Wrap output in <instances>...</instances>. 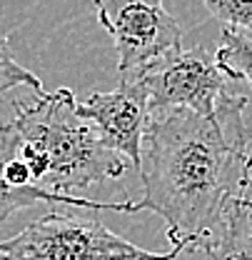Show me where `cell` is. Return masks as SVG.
Segmentation results:
<instances>
[{
	"label": "cell",
	"mask_w": 252,
	"mask_h": 260,
	"mask_svg": "<svg viewBox=\"0 0 252 260\" xmlns=\"http://www.w3.org/2000/svg\"><path fill=\"white\" fill-rule=\"evenodd\" d=\"M250 98L225 93L212 115L185 108L148 115L140 155L142 198L135 213L165 220L177 250H202L230 228L252 190Z\"/></svg>",
	"instance_id": "obj_1"
},
{
	"label": "cell",
	"mask_w": 252,
	"mask_h": 260,
	"mask_svg": "<svg viewBox=\"0 0 252 260\" xmlns=\"http://www.w3.org/2000/svg\"><path fill=\"white\" fill-rule=\"evenodd\" d=\"M75 103L70 88L40 93L35 103L15 105V120H10L32 185L50 193L73 195L125 173V158L100 138L93 123L78 115Z\"/></svg>",
	"instance_id": "obj_2"
},
{
	"label": "cell",
	"mask_w": 252,
	"mask_h": 260,
	"mask_svg": "<svg viewBox=\"0 0 252 260\" xmlns=\"http://www.w3.org/2000/svg\"><path fill=\"white\" fill-rule=\"evenodd\" d=\"M183 250L153 253L97 220L48 213L0 243V260H175Z\"/></svg>",
	"instance_id": "obj_3"
},
{
	"label": "cell",
	"mask_w": 252,
	"mask_h": 260,
	"mask_svg": "<svg viewBox=\"0 0 252 260\" xmlns=\"http://www.w3.org/2000/svg\"><path fill=\"white\" fill-rule=\"evenodd\" d=\"M95 13L115 43L118 78H140L183 43V30L162 0H95Z\"/></svg>",
	"instance_id": "obj_4"
},
{
	"label": "cell",
	"mask_w": 252,
	"mask_h": 260,
	"mask_svg": "<svg viewBox=\"0 0 252 260\" xmlns=\"http://www.w3.org/2000/svg\"><path fill=\"white\" fill-rule=\"evenodd\" d=\"M148 93L150 113L185 108L200 115H212L227 93V78L205 48L172 50L140 73Z\"/></svg>",
	"instance_id": "obj_5"
},
{
	"label": "cell",
	"mask_w": 252,
	"mask_h": 260,
	"mask_svg": "<svg viewBox=\"0 0 252 260\" xmlns=\"http://www.w3.org/2000/svg\"><path fill=\"white\" fill-rule=\"evenodd\" d=\"M78 115H83L100 138L120 153L127 162L140 168L142 155V135L150 115L148 93L140 78H118V88L110 93H93L85 100L75 103Z\"/></svg>",
	"instance_id": "obj_6"
},
{
	"label": "cell",
	"mask_w": 252,
	"mask_h": 260,
	"mask_svg": "<svg viewBox=\"0 0 252 260\" xmlns=\"http://www.w3.org/2000/svg\"><path fill=\"white\" fill-rule=\"evenodd\" d=\"M215 63L227 80H237L247 85L252 93V38L245 32L222 28L220 48L215 53Z\"/></svg>",
	"instance_id": "obj_7"
},
{
	"label": "cell",
	"mask_w": 252,
	"mask_h": 260,
	"mask_svg": "<svg viewBox=\"0 0 252 260\" xmlns=\"http://www.w3.org/2000/svg\"><path fill=\"white\" fill-rule=\"evenodd\" d=\"M247 203V200H245ZM240 208L230 228L222 233L218 240L202 248L205 260H252V233L247 225V208Z\"/></svg>",
	"instance_id": "obj_8"
},
{
	"label": "cell",
	"mask_w": 252,
	"mask_h": 260,
	"mask_svg": "<svg viewBox=\"0 0 252 260\" xmlns=\"http://www.w3.org/2000/svg\"><path fill=\"white\" fill-rule=\"evenodd\" d=\"M20 85H28L35 93H43L40 78L18 63L13 50H10L8 38H0V98L10 93L13 88H20Z\"/></svg>",
	"instance_id": "obj_9"
},
{
	"label": "cell",
	"mask_w": 252,
	"mask_h": 260,
	"mask_svg": "<svg viewBox=\"0 0 252 260\" xmlns=\"http://www.w3.org/2000/svg\"><path fill=\"white\" fill-rule=\"evenodd\" d=\"M222 28L245 32L252 38V0H202Z\"/></svg>",
	"instance_id": "obj_10"
},
{
	"label": "cell",
	"mask_w": 252,
	"mask_h": 260,
	"mask_svg": "<svg viewBox=\"0 0 252 260\" xmlns=\"http://www.w3.org/2000/svg\"><path fill=\"white\" fill-rule=\"evenodd\" d=\"M245 208H247V225H250V233H252V198H247Z\"/></svg>",
	"instance_id": "obj_11"
}]
</instances>
